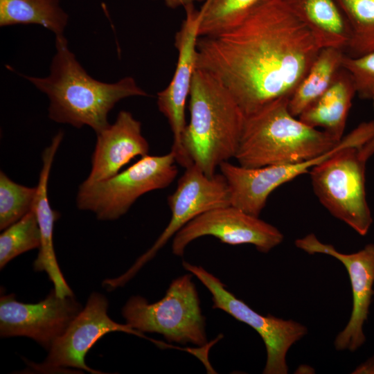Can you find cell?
<instances>
[{"mask_svg":"<svg viewBox=\"0 0 374 374\" xmlns=\"http://www.w3.org/2000/svg\"><path fill=\"white\" fill-rule=\"evenodd\" d=\"M321 48L281 0H260L233 28L198 37L196 69L215 77L245 117L290 98Z\"/></svg>","mask_w":374,"mask_h":374,"instance_id":"1","label":"cell"},{"mask_svg":"<svg viewBox=\"0 0 374 374\" xmlns=\"http://www.w3.org/2000/svg\"><path fill=\"white\" fill-rule=\"evenodd\" d=\"M55 45L47 76L23 75L48 98L52 121L77 128L87 125L97 134L109 125L108 114L118 102L148 96L130 76L113 83L93 78L70 50L64 35L55 36Z\"/></svg>","mask_w":374,"mask_h":374,"instance_id":"2","label":"cell"},{"mask_svg":"<svg viewBox=\"0 0 374 374\" xmlns=\"http://www.w3.org/2000/svg\"><path fill=\"white\" fill-rule=\"evenodd\" d=\"M188 109L183 148L193 164L213 176L221 163L235 158L244 115L228 89L213 75L199 69L194 73Z\"/></svg>","mask_w":374,"mask_h":374,"instance_id":"3","label":"cell"},{"mask_svg":"<svg viewBox=\"0 0 374 374\" xmlns=\"http://www.w3.org/2000/svg\"><path fill=\"white\" fill-rule=\"evenodd\" d=\"M289 99H277L244 117L235 156L238 165L256 168L301 162L319 157L339 143L294 116L288 109Z\"/></svg>","mask_w":374,"mask_h":374,"instance_id":"4","label":"cell"},{"mask_svg":"<svg viewBox=\"0 0 374 374\" xmlns=\"http://www.w3.org/2000/svg\"><path fill=\"white\" fill-rule=\"evenodd\" d=\"M193 274L174 279L165 296L150 303L140 296H132L122 309L126 323L141 333H158L169 342L199 347L209 344L206 333V319Z\"/></svg>","mask_w":374,"mask_h":374,"instance_id":"5","label":"cell"},{"mask_svg":"<svg viewBox=\"0 0 374 374\" xmlns=\"http://www.w3.org/2000/svg\"><path fill=\"white\" fill-rule=\"evenodd\" d=\"M362 147H343L309 173L314 193L330 213L361 235L373 223L366 199V163Z\"/></svg>","mask_w":374,"mask_h":374,"instance_id":"6","label":"cell"},{"mask_svg":"<svg viewBox=\"0 0 374 374\" xmlns=\"http://www.w3.org/2000/svg\"><path fill=\"white\" fill-rule=\"evenodd\" d=\"M174 154L149 155L103 181L79 187L76 197L80 210L94 213L98 220H114L125 215L135 201L152 190L168 187L178 170Z\"/></svg>","mask_w":374,"mask_h":374,"instance_id":"7","label":"cell"},{"mask_svg":"<svg viewBox=\"0 0 374 374\" xmlns=\"http://www.w3.org/2000/svg\"><path fill=\"white\" fill-rule=\"evenodd\" d=\"M374 136V120L359 124L328 152L313 159L289 164L248 168L223 162L219 168L229 190L230 204L259 217L269 195L280 186L327 159L343 147H363Z\"/></svg>","mask_w":374,"mask_h":374,"instance_id":"8","label":"cell"},{"mask_svg":"<svg viewBox=\"0 0 374 374\" xmlns=\"http://www.w3.org/2000/svg\"><path fill=\"white\" fill-rule=\"evenodd\" d=\"M185 169L176 189L168 197L171 211L169 223L154 244L130 269L120 277L109 279L112 288L125 285L192 220L213 208L231 205L228 184L222 173L210 177L193 163Z\"/></svg>","mask_w":374,"mask_h":374,"instance_id":"9","label":"cell"},{"mask_svg":"<svg viewBox=\"0 0 374 374\" xmlns=\"http://www.w3.org/2000/svg\"><path fill=\"white\" fill-rule=\"evenodd\" d=\"M183 267L207 288L213 309L221 310L254 329L264 341L267 361L264 374H287L286 355L290 346L304 337L305 326L293 320L262 315L229 292L215 276L200 266L183 261Z\"/></svg>","mask_w":374,"mask_h":374,"instance_id":"10","label":"cell"},{"mask_svg":"<svg viewBox=\"0 0 374 374\" xmlns=\"http://www.w3.org/2000/svg\"><path fill=\"white\" fill-rule=\"evenodd\" d=\"M107 308L108 302L105 296L92 293L84 308L54 341L45 360L41 364L30 363L33 369L49 373L75 368L93 374L102 373L86 364L85 356L98 339L112 332L134 335L150 340L159 347L166 346V344L148 338L127 323L115 322L108 316Z\"/></svg>","mask_w":374,"mask_h":374,"instance_id":"11","label":"cell"},{"mask_svg":"<svg viewBox=\"0 0 374 374\" xmlns=\"http://www.w3.org/2000/svg\"><path fill=\"white\" fill-rule=\"evenodd\" d=\"M206 235L213 236L231 245L250 244L262 253L269 252L284 238L274 226L228 205L206 211L182 227L173 237L172 253L182 256L191 242Z\"/></svg>","mask_w":374,"mask_h":374,"instance_id":"12","label":"cell"},{"mask_svg":"<svg viewBox=\"0 0 374 374\" xmlns=\"http://www.w3.org/2000/svg\"><path fill=\"white\" fill-rule=\"evenodd\" d=\"M186 17L175 37L178 51L176 69L169 84L157 93L158 109L167 118L173 142L171 152L176 162L184 168L193 164L182 145V136L186 125L185 109L191 84L196 70L197 42L202 10L195 4L184 8Z\"/></svg>","mask_w":374,"mask_h":374,"instance_id":"13","label":"cell"},{"mask_svg":"<svg viewBox=\"0 0 374 374\" xmlns=\"http://www.w3.org/2000/svg\"><path fill=\"white\" fill-rule=\"evenodd\" d=\"M82 309L73 295L62 298L54 289L37 303L17 301L13 294L1 295V337H27L49 350Z\"/></svg>","mask_w":374,"mask_h":374,"instance_id":"14","label":"cell"},{"mask_svg":"<svg viewBox=\"0 0 374 374\" xmlns=\"http://www.w3.org/2000/svg\"><path fill=\"white\" fill-rule=\"evenodd\" d=\"M295 245L311 255L331 256L341 262L347 269L352 288L353 310L347 325L335 340V346L337 350L355 351L366 341L363 326L374 295V244L369 243L357 252L346 254L310 233L297 239Z\"/></svg>","mask_w":374,"mask_h":374,"instance_id":"15","label":"cell"},{"mask_svg":"<svg viewBox=\"0 0 374 374\" xmlns=\"http://www.w3.org/2000/svg\"><path fill=\"white\" fill-rule=\"evenodd\" d=\"M96 136L91 168L83 181L85 184L107 179L136 157L148 154L150 147L142 134L141 124L127 111H121L115 122Z\"/></svg>","mask_w":374,"mask_h":374,"instance_id":"16","label":"cell"},{"mask_svg":"<svg viewBox=\"0 0 374 374\" xmlns=\"http://www.w3.org/2000/svg\"><path fill=\"white\" fill-rule=\"evenodd\" d=\"M63 135L62 131L59 132L42 153V167L32 208L35 213L41 234L39 253L33 267L36 271H45L48 274L53 283L55 293L62 298L73 296V294L61 272L54 251V223L60 214L51 207L48 197V183L53 159Z\"/></svg>","mask_w":374,"mask_h":374,"instance_id":"17","label":"cell"},{"mask_svg":"<svg viewBox=\"0 0 374 374\" xmlns=\"http://www.w3.org/2000/svg\"><path fill=\"white\" fill-rule=\"evenodd\" d=\"M311 30L321 48L344 51L351 33L338 0H281Z\"/></svg>","mask_w":374,"mask_h":374,"instance_id":"18","label":"cell"},{"mask_svg":"<svg viewBox=\"0 0 374 374\" xmlns=\"http://www.w3.org/2000/svg\"><path fill=\"white\" fill-rule=\"evenodd\" d=\"M355 94L350 75L341 68L328 89L298 118L312 127H321L337 141H341Z\"/></svg>","mask_w":374,"mask_h":374,"instance_id":"19","label":"cell"},{"mask_svg":"<svg viewBox=\"0 0 374 374\" xmlns=\"http://www.w3.org/2000/svg\"><path fill=\"white\" fill-rule=\"evenodd\" d=\"M343 50L326 47L319 52L308 72L289 99L288 109L295 117L319 98L342 68Z\"/></svg>","mask_w":374,"mask_h":374,"instance_id":"20","label":"cell"},{"mask_svg":"<svg viewBox=\"0 0 374 374\" xmlns=\"http://www.w3.org/2000/svg\"><path fill=\"white\" fill-rule=\"evenodd\" d=\"M69 15L60 0H0V26L37 24L64 35Z\"/></svg>","mask_w":374,"mask_h":374,"instance_id":"21","label":"cell"},{"mask_svg":"<svg viewBox=\"0 0 374 374\" xmlns=\"http://www.w3.org/2000/svg\"><path fill=\"white\" fill-rule=\"evenodd\" d=\"M351 37L345 54L357 57L374 51V0H338Z\"/></svg>","mask_w":374,"mask_h":374,"instance_id":"22","label":"cell"},{"mask_svg":"<svg viewBox=\"0 0 374 374\" xmlns=\"http://www.w3.org/2000/svg\"><path fill=\"white\" fill-rule=\"evenodd\" d=\"M260 0H206L199 37L211 36L226 31L239 24Z\"/></svg>","mask_w":374,"mask_h":374,"instance_id":"23","label":"cell"},{"mask_svg":"<svg viewBox=\"0 0 374 374\" xmlns=\"http://www.w3.org/2000/svg\"><path fill=\"white\" fill-rule=\"evenodd\" d=\"M41 234L35 212L32 209L24 217L5 229L0 235V268L17 256L39 248Z\"/></svg>","mask_w":374,"mask_h":374,"instance_id":"24","label":"cell"},{"mask_svg":"<svg viewBox=\"0 0 374 374\" xmlns=\"http://www.w3.org/2000/svg\"><path fill=\"white\" fill-rule=\"evenodd\" d=\"M37 187L30 188L11 180L0 172V229L4 230L30 211Z\"/></svg>","mask_w":374,"mask_h":374,"instance_id":"25","label":"cell"},{"mask_svg":"<svg viewBox=\"0 0 374 374\" xmlns=\"http://www.w3.org/2000/svg\"><path fill=\"white\" fill-rule=\"evenodd\" d=\"M342 68L350 75L359 97L373 100L374 51L357 57H351L345 54L342 60Z\"/></svg>","mask_w":374,"mask_h":374,"instance_id":"26","label":"cell"},{"mask_svg":"<svg viewBox=\"0 0 374 374\" xmlns=\"http://www.w3.org/2000/svg\"><path fill=\"white\" fill-rule=\"evenodd\" d=\"M352 373L374 374V356L359 365Z\"/></svg>","mask_w":374,"mask_h":374,"instance_id":"27","label":"cell"},{"mask_svg":"<svg viewBox=\"0 0 374 374\" xmlns=\"http://www.w3.org/2000/svg\"><path fill=\"white\" fill-rule=\"evenodd\" d=\"M166 5L172 9H176L179 7L184 8L188 6L193 5L195 2H202L206 0H163Z\"/></svg>","mask_w":374,"mask_h":374,"instance_id":"28","label":"cell"},{"mask_svg":"<svg viewBox=\"0 0 374 374\" xmlns=\"http://www.w3.org/2000/svg\"><path fill=\"white\" fill-rule=\"evenodd\" d=\"M374 106V98L373 99ZM362 157L367 160L374 154V136L360 149Z\"/></svg>","mask_w":374,"mask_h":374,"instance_id":"29","label":"cell"}]
</instances>
